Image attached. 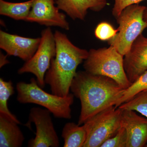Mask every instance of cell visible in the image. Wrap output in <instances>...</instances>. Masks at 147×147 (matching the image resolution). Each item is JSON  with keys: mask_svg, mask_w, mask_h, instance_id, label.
<instances>
[{"mask_svg": "<svg viewBox=\"0 0 147 147\" xmlns=\"http://www.w3.org/2000/svg\"><path fill=\"white\" fill-rule=\"evenodd\" d=\"M70 90L81 101L79 125L84 124L103 110L115 106L125 90L111 78L93 75L85 71L77 72Z\"/></svg>", "mask_w": 147, "mask_h": 147, "instance_id": "obj_1", "label": "cell"}, {"mask_svg": "<svg viewBox=\"0 0 147 147\" xmlns=\"http://www.w3.org/2000/svg\"><path fill=\"white\" fill-rule=\"evenodd\" d=\"M56 56L51 61L45 76V84L52 93L65 97L69 93L76 69L88 55V51L74 45L66 35L59 31L55 33Z\"/></svg>", "mask_w": 147, "mask_h": 147, "instance_id": "obj_2", "label": "cell"}, {"mask_svg": "<svg viewBox=\"0 0 147 147\" xmlns=\"http://www.w3.org/2000/svg\"><path fill=\"white\" fill-rule=\"evenodd\" d=\"M55 3L71 19L82 21L85 20L88 10L99 12L108 4L107 0H56Z\"/></svg>", "mask_w": 147, "mask_h": 147, "instance_id": "obj_13", "label": "cell"}, {"mask_svg": "<svg viewBox=\"0 0 147 147\" xmlns=\"http://www.w3.org/2000/svg\"><path fill=\"white\" fill-rule=\"evenodd\" d=\"M127 141L126 130L121 127L115 135L106 140L100 147H127Z\"/></svg>", "mask_w": 147, "mask_h": 147, "instance_id": "obj_21", "label": "cell"}, {"mask_svg": "<svg viewBox=\"0 0 147 147\" xmlns=\"http://www.w3.org/2000/svg\"><path fill=\"white\" fill-rule=\"evenodd\" d=\"M18 124L10 117L0 113V147L22 146L25 137Z\"/></svg>", "mask_w": 147, "mask_h": 147, "instance_id": "obj_14", "label": "cell"}, {"mask_svg": "<svg viewBox=\"0 0 147 147\" xmlns=\"http://www.w3.org/2000/svg\"><path fill=\"white\" fill-rule=\"evenodd\" d=\"M40 38H31L0 31V48L7 55L26 62L31 59L39 46Z\"/></svg>", "mask_w": 147, "mask_h": 147, "instance_id": "obj_11", "label": "cell"}, {"mask_svg": "<svg viewBox=\"0 0 147 147\" xmlns=\"http://www.w3.org/2000/svg\"><path fill=\"white\" fill-rule=\"evenodd\" d=\"M122 110H134L147 118V90L137 94L127 102L120 105Z\"/></svg>", "mask_w": 147, "mask_h": 147, "instance_id": "obj_18", "label": "cell"}, {"mask_svg": "<svg viewBox=\"0 0 147 147\" xmlns=\"http://www.w3.org/2000/svg\"><path fill=\"white\" fill-rule=\"evenodd\" d=\"M123 58V56L111 45L108 47L91 49L88 51L83 66L88 73L111 78L126 90L132 84L125 71Z\"/></svg>", "mask_w": 147, "mask_h": 147, "instance_id": "obj_4", "label": "cell"}, {"mask_svg": "<svg viewBox=\"0 0 147 147\" xmlns=\"http://www.w3.org/2000/svg\"><path fill=\"white\" fill-rule=\"evenodd\" d=\"M122 111L119 107L112 106L86 122L88 136L84 147H100L115 135L121 127Z\"/></svg>", "mask_w": 147, "mask_h": 147, "instance_id": "obj_6", "label": "cell"}, {"mask_svg": "<svg viewBox=\"0 0 147 147\" xmlns=\"http://www.w3.org/2000/svg\"><path fill=\"white\" fill-rule=\"evenodd\" d=\"M16 89L17 100L20 103L37 104L49 110L55 117L71 119V106L74 101L73 94L61 97L49 93L42 89L34 78H32L29 83L18 82Z\"/></svg>", "mask_w": 147, "mask_h": 147, "instance_id": "obj_3", "label": "cell"}, {"mask_svg": "<svg viewBox=\"0 0 147 147\" xmlns=\"http://www.w3.org/2000/svg\"><path fill=\"white\" fill-rule=\"evenodd\" d=\"M123 65L127 76L131 84L147 71V38L140 35L124 56Z\"/></svg>", "mask_w": 147, "mask_h": 147, "instance_id": "obj_10", "label": "cell"}, {"mask_svg": "<svg viewBox=\"0 0 147 147\" xmlns=\"http://www.w3.org/2000/svg\"><path fill=\"white\" fill-rule=\"evenodd\" d=\"M40 38L39 46L34 55L18 69V73L32 74L42 88L46 84L45 74L50 68L51 61L56 56L57 50L55 34L50 27L42 30Z\"/></svg>", "mask_w": 147, "mask_h": 147, "instance_id": "obj_7", "label": "cell"}, {"mask_svg": "<svg viewBox=\"0 0 147 147\" xmlns=\"http://www.w3.org/2000/svg\"><path fill=\"white\" fill-rule=\"evenodd\" d=\"M118 32V29H114L111 24L107 22H102L97 25L95 30L94 34L98 39L108 41L114 37Z\"/></svg>", "mask_w": 147, "mask_h": 147, "instance_id": "obj_20", "label": "cell"}, {"mask_svg": "<svg viewBox=\"0 0 147 147\" xmlns=\"http://www.w3.org/2000/svg\"><path fill=\"white\" fill-rule=\"evenodd\" d=\"M51 112L47 109L34 107L31 109L27 125L33 123L36 127L34 138L28 143L29 147H58L59 141L53 125Z\"/></svg>", "mask_w": 147, "mask_h": 147, "instance_id": "obj_8", "label": "cell"}, {"mask_svg": "<svg viewBox=\"0 0 147 147\" xmlns=\"http://www.w3.org/2000/svg\"><path fill=\"white\" fill-rule=\"evenodd\" d=\"M122 110L121 125L127 133V147H145L147 143V118L139 115L134 110Z\"/></svg>", "mask_w": 147, "mask_h": 147, "instance_id": "obj_12", "label": "cell"}, {"mask_svg": "<svg viewBox=\"0 0 147 147\" xmlns=\"http://www.w3.org/2000/svg\"><path fill=\"white\" fill-rule=\"evenodd\" d=\"M8 63H9V61L6 59V57L3 55V54L1 53V63H0L1 64H0L1 68L5 65Z\"/></svg>", "mask_w": 147, "mask_h": 147, "instance_id": "obj_23", "label": "cell"}, {"mask_svg": "<svg viewBox=\"0 0 147 147\" xmlns=\"http://www.w3.org/2000/svg\"><path fill=\"white\" fill-rule=\"evenodd\" d=\"M145 147H147V143L146 144V146H145Z\"/></svg>", "mask_w": 147, "mask_h": 147, "instance_id": "obj_25", "label": "cell"}, {"mask_svg": "<svg viewBox=\"0 0 147 147\" xmlns=\"http://www.w3.org/2000/svg\"><path fill=\"white\" fill-rule=\"evenodd\" d=\"M144 1L145 0H114L115 3L112 9V14L115 18H117L127 7L139 4Z\"/></svg>", "mask_w": 147, "mask_h": 147, "instance_id": "obj_22", "label": "cell"}, {"mask_svg": "<svg viewBox=\"0 0 147 147\" xmlns=\"http://www.w3.org/2000/svg\"><path fill=\"white\" fill-rule=\"evenodd\" d=\"M80 125L73 122L65 125L61 135L64 147H84L87 140L88 131L85 123L82 126Z\"/></svg>", "mask_w": 147, "mask_h": 147, "instance_id": "obj_15", "label": "cell"}, {"mask_svg": "<svg viewBox=\"0 0 147 147\" xmlns=\"http://www.w3.org/2000/svg\"><path fill=\"white\" fill-rule=\"evenodd\" d=\"M146 8L139 4L132 5L125 8L116 18L118 32L108 42L123 56L128 53L133 42L147 28V21L144 18Z\"/></svg>", "mask_w": 147, "mask_h": 147, "instance_id": "obj_5", "label": "cell"}, {"mask_svg": "<svg viewBox=\"0 0 147 147\" xmlns=\"http://www.w3.org/2000/svg\"><path fill=\"white\" fill-rule=\"evenodd\" d=\"M144 18L145 20L147 21V9H146V8L145 10L144 14Z\"/></svg>", "mask_w": 147, "mask_h": 147, "instance_id": "obj_24", "label": "cell"}, {"mask_svg": "<svg viewBox=\"0 0 147 147\" xmlns=\"http://www.w3.org/2000/svg\"><path fill=\"white\" fill-rule=\"evenodd\" d=\"M34 0L12 3L0 0V14L17 20L26 21Z\"/></svg>", "mask_w": 147, "mask_h": 147, "instance_id": "obj_16", "label": "cell"}, {"mask_svg": "<svg viewBox=\"0 0 147 147\" xmlns=\"http://www.w3.org/2000/svg\"><path fill=\"white\" fill-rule=\"evenodd\" d=\"M54 0H34L26 21L35 22L47 27L56 26L68 30L66 15L55 6Z\"/></svg>", "mask_w": 147, "mask_h": 147, "instance_id": "obj_9", "label": "cell"}, {"mask_svg": "<svg viewBox=\"0 0 147 147\" xmlns=\"http://www.w3.org/2000/svg\"><path fill=\"white\" fill-rule=\"evenodd\" d=\"M146 9H147V7H146Z\"/></svg>", "mask_w": 147, "mask_h": 147, "instance_id": "obj_26", "label": "cell"}, {"mask_svg": "<svg viewBox=\"0 0 147 147\" xmlns=\"http://www.w3.org/2000/svg\"><path fill=\"white\" fill-rule=\"evenodd\" d=\"M14 88L11 81H4L0 78V113L4 114L10 117L18 124L21 122L9 109L8 101L9 98L14 94Z\"/></svg>", "mask_w": 147, "mask_h": 147, "instance_id": "obj_17", "label": "cell"}, {"mask_svg": "<svg viewBox=\"0 0 147 147\" xmlns=\"http://www.w3.org/2000/svg\"><path fill=\"white\" fill-rule=\"evenodd\" d=\"M146 90H147V71L128 88L125 90L122 96L117 102L115 107L118 108L121 104L130 100L137 94Z\"/></svg>", "mask_w": 147, "mask_h": 147, "instance_id": "obj_19", "label": "cell"}]
</instances>
